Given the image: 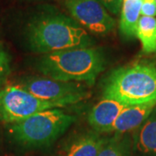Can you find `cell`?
<instances>
[{
  "label": "cell",
  "mask_w": 156,
  "mask_h": 156,
  "mask_svg": "<svg viewBox=\"0 0 156 156\" xmlns=\"http://www.w3.org/2000/svg\"><path fill=\"white\" fill-rule=\"evenodd\" d=\"M106 59L100 49L87 47L47 54L38 62V70L46 77L64 82H84L94 85L105 68Z\"/></svg>",
  "instance_id": "2"
},
{
  "label": "cell",
  "mask_w": 156,
  "mask_h": 156,
  "mask_svg": "<svg viewBox=\"0 0 156 156\" xmlns=\"http://www.w3.org/2000/svg\"><path fill=\"white\" fill-rule=\"evenodd\" d=\"M10 71V57L4 47L0 44V87L5 83Z\"/></svg>",
  "instance_id": "15"
},
{
  "label": "cell",
  "mask_w": 156,
  "mask_h": 156,
  "mask_svg": "<svg viewBox=\"0 0 156 156\" xmlns=\"http://www.w3.org/2000/svg\"><path fill=\"white\" fill-rule=\"evenodd\" d=\"M141 14L142 16H146V17H155V0H143L142 5H141Z\"/></svg>",
  "instance_id": "17"
},
{
  "label": "cell",
  "mask_w": 156,
  "mask_h": 156,
  "mask_svg": "<svg viewBox=\"0 0 156 156\" xmlns=\"http://www.w3.org/2000/svg\"><path fill=\"white\" fill-rule=\"evenodd\" d=\"M98 156H130V141L123 134L107 139Z\"/></svg>",
  "instance_id": "14"
},
{
  "label": "cell",
  "mask_w": 156,
  "mask_h": 156,
  "mask_svg": "<svg viewBox=\"0 0 156 156\" xmlns=\"http://www.w3.org/2000/svg\"><path fill=\"white\" fill-rule=\"evenodd\" d=\"M102 96L125 106L156 104V65L137 62L116 69L106 79Z\"/></svg>",
  "instance_id": "3"
},
{
  "label": "cell",
  "mask_w": 156,
  "mask_h": 156,
  "mask_svg": "<svg viewBox=\"0 0 156 156\" xmlns=\"http://www.w3.org/2000/svg\"><path fill=\"white\" fill-rule=\"evenodd\" d=\"M126 107L117 101L102 98L89 112V125L96 132L109 133L117 117Z\"/></svg>",
  "instance_id": "9"
},
{
  "label": "cell",
  "mask_w": 156,
  "mask_h": 156,
  "mask_svg": "<svg viewBox=\"0 0 156 156\" xmlns=\"http://www.w3.org/2000/svg\"><path fill=\"white\" fill-rule=\"evenodd\" d=\"M134 146L140 153L156 154V110L154 109L153 115L148 116L137 132Z\"/></svg>",
  "instance_id": "12"
},
{
  "label": "cell",
  "mask_w": 156,
  "mask_h": 156,
  "mask_svg": "<svg viewBox=\"0 0 156 156\" xmlns=\"http://www.w3.org/2000/svg\"><path fill=\"white\" fill-rule=\"evenodd\" d=\"M26 35L31 50L43 54L93 44L89 33L76 20L53 12L34 17L27 25Z\"/></svg>",
  "instance_id": "1"
},
{
  "label": "cell",
  "mask_w": 156,
  "mask_h": 156,
  "mask_svg": "<svg viewBox=\"0 0 156 156\" xmlns=\"http://www.w3.org/2000/svg\"><path fill=\"white\" fill-rule=\"evenodd\" d=\"M76 121V116L53 108L11 123L8 130L11 138L19 146L26 148H40L55 142Z\"/></svg>",
  "instance_id": "4"
},
{
  "label": "cell",
  "mask_w": 156,
  "mask_h": 156,
  "mask_svg": "<svg viewBox=\"0 0 156 156\" xmlns=\"http://www.w3.org/2000/svg\"><path fill=\"white\" fill-rule=\"evenodd\" d=\"M106 140L98 132L75 134L63 143L57 156H98Z\"/></svg>",
  "instance_id": "8"
},
{
  "label": "cell",
  "mask_w": 156,
  "mask_h": 156,
  "mask_svg": "<svg viewBox=\"0 0 156 156\" xmlns=\"http://www.w3.org/2000/svg\"><path fill=\"white\" fill-rule=\"evenodd\" d=\"M155 2H156V0H155Z\"/></svg>",
  "instance_id": "18"
},
{
  "label": "cell",
  "mask_w": 156,
  "mask_h": 156,
  "mask_svg": "<svg viewBox=\"0 0 156 156\" xmlns=\"http://www.w3.org/2000/svg\"><path fill=\"white\" fill-rule=\"evenodd\" d=\"M143 0H123L121 9V18L119 29L125 39L137 37V27L141 14Z\"/></svg>",
  "instance_id": "11"
},
{
  "label": "cell",
  "mask_w": 156,
  "mask_h": 156,
  "mask_svg": "<svg viewBox=\"0 0 156 156\" xmlns=\"http://www.w3.org/2000/svg\"><path fill=\"white\" fill-rule=\"evenodd\" d=\"M155 105L150 103L127 106L117 117L109 133L114 132L115 134H124L138 128L154 111Z\"/></svg>",
  "instance_id": "10"
},
{
  "label": "cell",
  "mask_w": 156,
  "mask_h": 156,
  "mask_svg": "<svg viewBox=\"0 0 156 156\" xmlns=\"http://www.w3.org/2000/svg\"><path fill=\"white\" fill-rule=\"evenodd\" d=\"M61 108L43 100L21 86L9 85L0 90V121L7 124L18 122L47 109Z\"/></svg>",
  "instance_id": "5"
},
{
  "label": "cell",
  "mask_w": 156,
  "mask_h": 156,
  "mask_svg": "<svg viewBox=\"0 0 156 156\" xmlns=\"http://www.w3.org/2000/svg\"><path fill=\"white\" fill-rule=\"evenodd\" d=\"M74 20L92 33L105 36L114 30L115 21L98 0H65Z\"/></svg>",
  "instance_id": "7"
},
{
  "label": "cell",
  "mask_w": 156,
  "mask_h": 156,
  "mask_svg": "<svg viewBox=\"0 0 156 156\" xmlns=\"http://www.w3.org/2000/svg\"><path fill=\"white\" fill-rule=\"evenodd\" d=\"M137 37L140 39L145 52L156 51V18L142 16L137 27Z\"/></svg>",
  "instance_id": "13"
},
{
  "label": "cell",
  "mask_w": 156,
  "mask_h": 156,
  "mask_svg": "<svg viewBox=\"0 0 156 156\" xmlns=\"http://www.w3.org/2000/svg\"><path fill=\"white\" fill-rule=\"evenodd\" d=\"M20 86L35 96L56 103L61 108L78 103L90 95L87 87L82 83L57 81L48 77L29 78Z\"/></svg>",
  "instance_id": "6"
},
{
  "label": "cell",
  "mask_w": 156,
  "mask_h": 156,
  "mask_svg": "<svg viewBox=\"0 0 156 156\" xmlns=\"http://www.w3.org/2000/svg\"><path fill=\"white\" fill-rule=\"evenodd\" d=\"M104 8L113 15H117L121 12L123 0H98Z\"/></svg>",
  "instance_id": "16"
}]
</instances>
